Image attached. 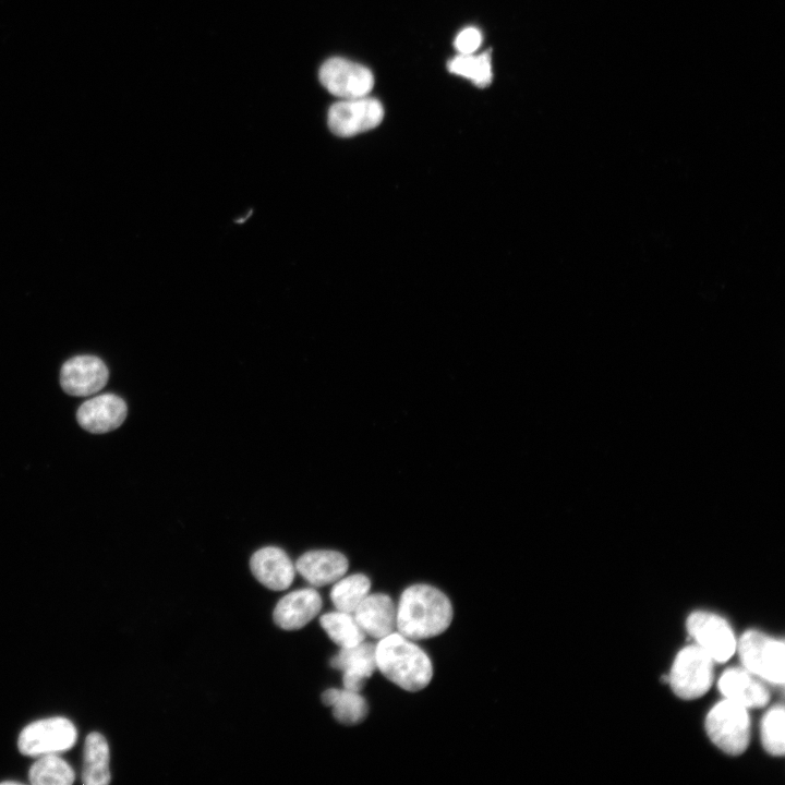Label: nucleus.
<instances>
[{
  "mask_svg": "<svg viewBox=\"0 0 785 785\" xmlns=\"http://www.w3.org/2000/svg\"><path fill=\"white\" fill-rule=\"evenodd\" d=\"M452 605L440 590L428 584H413L400 596L396 629L411 640L443 633L451 624Z\"/></svg>",
  "mask_w": 785,
  "mask_h": 785,
  "instance_id": "nucleus-1",
  "label": "nucleus"
},
{
  "mask_svg": "<svg viewBox=\"0 0 785 785\" xmlns=\"http://www.w3.org/2000/svg\"><path fill=\"white\" fill-rule=\"evenodd\" d=\"M376 668L391 683L407 691H420L432 680L428 655L413 640L391 632L375 645Z\"/></svg>",
  "mask_w": 785,
  "mask_h": 785,
  "instance_id": "nucleus-2",
  "label": "nucleus"
},
{
  "mask_svg": "<svg viewBox=\"0 0 785 785\" xmlns=\"http://www.w3.org/2000/svg\"><path fill=\"white\" fill-rule=\"evenodd\" d=\"M705 729L712 742L723 752L739 756L749 745L748 709L732 700H722L708 713Z\"/></svg>",
  "mask_w": 785,
  "mask_h": 785,
  "instance_id": "nucleus-3",
  "label": "nucleus"
},
{
  "mask_svg": "<svg viewBox=\"0 0 785 785\" xmlns=\"http://www.w3.org/2000/svg\"><path fill=\"white\" fill-rule=\"evenodd\" d=\"M713 659L699 645L681 649L676 655L668 683L674 693L685 700L703 696L713 683Z\"/></svg>",
  "mask_w": 785,
  "mask_h": 785,
  "instance_id": "nucleus-4",
  "label": "nucleus"
},
{
  "mask_svg": "<svg viewBox=\"0 0 785 785\" xmlns=\"http://www.w3.org/2000/svg\"><path fill=\"white\" fill-rule=\"evenodd\" d=\"M736 649L747 671L773 684L784 683L785 647L782 641L748 630L740 637Z\"/></svg>",
  "mask_w": 785,
  "mask_h": 785,
  "instance_id": "nucleus-5",
  "label": "nucleus"
},
{
  "mask_svg": "<svg viewBox=\"0 0 785 785\" xmlns=\"http://www.w3.org/2000/svg\"><path fill=\"white\" fill-rule=\"evenodd\" d=\"M74 724L61 716L33 722L20 733L17 746L25 756L57 754L70 749L76 741Z\"/></svg>",
  "mask_w": 785,
  "mask_h": 785,
  "instance_id": "nucleus-6",
  "label": "nucleus"
},
{
  "mask_svg": "<svg viewBox=\"0 0 785 785\" xmlns=\"http://www.w3.org/2000/svg\"><path fill=\"white\" fill-rule=\"evenodd\" d=\"M384 118L382 104L372 97L341 99L330 106L327 123L330 131L349 137L376 128Z\"/></svg>",
  "mask_w": 785,
  "mask_h": 785,
  "instance_id": "nucleus-7",
  "label": "nucleus"
},
{
  "mask_svg": "<svg viewBox=\"0 0 785 785\" xmlns=\"http://www.w3.org/2000/svg\"><path fill=\"white\" fill-rule=\"evenodd\" d=\"M318 78L330 94L340 99L367 96L374 86L370 69L340 57L326 60L319 69Z\"/></svg>",
  "mask_w": 785,
  "mask_h": 785,
  "instance_id": "nucleus-8",
  "label": "nucleus"
},
{
  "mask_svg": "<svg viewBox=\"0 0 785 785\" xmlns=\"http://www.w3.org/2000/svg\"><path fill=\"white\" fill-rule=\"evenodd\" d=\"M687 630L697 645L714 662H726L736 651V640L729 624L709 612H693L687 619Z\"/></svg>",
  "mask_w": 785,
  "mask_h": 785,
  "instance_id": "nucleus-9",
  "label": "nucleus"
},
{
  "mask_svg": "<svg viewBox=\"0 0 785 785\" xmlns=\"http://www.w3.org/2000/svg\"><path fill=\"white\" fill-rule=\"evenodd\" d=\"M108 376V369L99 358L78 355L62 365L60 383L71 396H89L104 388Z\"/></svg>",
  "mask_w": 785,
  "mask_h": 785,
  "instance_id": "nucleus-10",
  "label": "nucleus"
},
{
  "mask_svg": "<svg viewBox=\"0 0 785 785\" xmlns=\"http://www.w3.org/2000/svg\"><path fill=\"white\" fill-rule=\"evenodd\" d=\"M126 414L128 407L122 398L105 394L83 402L76 412V420L84 430L102 434L119 427Z\"/></svg>",
  "mask_w": 785,
  "mask_h": 785,
  "instance_id": "nucleus-11",
  "label": "nucleus"
},
{
  "mask_svg": "<svg viewBox=\"0 0 785 785\" xmlns=\"http://www.w3.org/2000/svg\"><path fill=\"white\" fill-rule=\"evenodd\" d=\"M250 568L258 582L274 591L288 589L295 576L293 563L277 546L257 550L250 559Z\"/></svg>",
  "mask_w": 785,
  "mask_h": 785,
  "instance_id": "nucleus-12",
  "label": "nucleus"
},
{
  "mask_svg": "<svg viewBox=\"0 0 785 785\" xmlns=\"http://www.w3.org/2000/svg\"><path fill=\"white\" fill-rule=\"evenodd\" d=\"M322 605L321 595L312 588L292 591L278 601L273 619L283 630H297L310 623L319 613Z\"/></svg>",
  "mask_w": 785,
  "mask_h": 785,
  "instance_id": "nucleus-13",
  "label": "nucleus"
},
{
  "mask_svg": "<svg viewBox=\"0 0 785 785\" xmlns=\"http://www.w3.org/2000/svg\"><path fill=\"white\" fill-rule=\"evenodd\" d=\"M347 557L337 551L316 550L301 555L294 567L302 578L314 587L333 584L348 570Z\"/></svg>",
  "mask_w": 785,
  "mask_h": 785,
  "instance_id": "nucleus-14",
  "label": "nucleus"
},
{
  "mask_svg": "<svg viewBox=\"0 0 785 785\" xmlns=\"http://www.w3.org/2000/svg\"><path fill=\"white\" fill-rule=\"evenodd\" d=\"M330 665L343 672L346 689L360 692L376 669L375 644L363 641L351 648H341L330 660Z\"/></svg>",
  "mask_w": 785,
  "mask_h": 785,
  "instance_id": "nucleus-15",
  "label": "nucleus"
},
{
  "mask_svg": "<svg viewBox=\"0 0 785 785\" xmlns=\"http://www.w3.org/2000/svg\"><path fill=\"white\" fill-rule=\"evenodd\" d=\"M722 695L746 709L762 708L770 701V692L759 677L746 668H729L718 679Z\"/></svg>",
  "mask_w": 785,
  "mask_h": 785,
  "instance_id": "nucleus-16",
  "label": "nucleus"
},
{
  "mask_svg": "<svg viewBox=\"0 0 785 785\" xmlns=\"http://www.w3.org/2000/svg\"><path fill=\"white\" fill-rule=\"evenodd\" d=\"M365 635L382 639L396 629L397 606L383 593L367 594L352 613Z\"/></svg>",
  "mask_w": 785,
  "mask_h": 785,
  "instance_id": "nucleus-17",
  "label": "nucleus"
},
{
  "mask_svg": "<svg viewBox=\"0 0 785 785\" xmlns=\"http://www.w3.org/2000/svg\"><path fill=\"white\" fill-rule=\"evenodd\" d=\"M109 746L98 732H92L85 739L82 781L85 785H106L111 780L109 770Z\"/></svg>",
  "mask_w": 785,
  "mask_h": 785,
  "instance_id": "nucleus-18",
  "label": "nucleus"
},
{
  "mask_svg": "<svg viewBox=\"0 0 785 785\" xmlns=\"http://www.w3.org/2000/svg\"><path fill=\"white\" fill-rule=\"evenodd\" d=\"M325 705L333 708L334 717L341 724L354 725L361 723L367 715L366 700L358 691L329 688L322 695Z\"/></svg>",
  "mask_w": 785,
  "mask_h": 785,
  "instance_id": "nucleus-19",
  "label": "nucleus"
},
{
  "mask_svg": "<svg viewBox=\"0 0 785 785\" xmlns=\"http://www.w3.org/2000/svg\"><path fill=\"white\" fill-rule=\"evenodd\" d=\"M371 589L370 579L363 573L341 577L330 591V599L337 611L353 613L367 596Z\"/></svg>",
  "mask_w": 785,
  "mask_h": 785,
  "instance_id": "nucleus-20",
  "label": "nucleus"
},
{
  "mask_svg": "<svg viewBox=\"0 0 785 785\" xmlns=\"http://www.w3.org/2000/svg\"><path fill=\"white\" fill-rule=\"evenodd\" d=\"M319 623L328 637L340 648H351L365 640V633L351 613L340 611L326 613L321 617Z\"/></svg>",
  "mask_w": 785,
  "mask_h": 785,
  "instance_id": "nucleus-21",
  "label": "nucleus"
},
{
  "mask_svg": "<svg viewBox=\"0 0 785 785\" xmlns=\"http://www.w3.org/2000/svg\"><path fill=\"white\" fill-rule=\"evenodd\" d=\"M28 777L33 785H70L74 782L75 773L57 754H45L32 764Z\"/></svg>",
  "mask_w": 785,
  "mask_h": 785,
  "instance_id": "nucleus-22",
  "label": "nucleus"
},
{
  "mask_svg": "<svg viewBox=\"0 0 785 785\" xmlns=\"http://www.w3.org/2000/svg\"><path fill=\"white\" fill-rule=\"evenodd\" d=\"M449 72L471 80L478 87H485L493 78L491 51L480 55L460 53L449 60Z\"/></svg>",
  "mask_w": 785,
  "mask_h": 785,
  "instance_id": "nucleus-23",
  "label": "nucleus"
},
{
  "mask_svg": "<svg viewBox=\"0 0 785 785\" xmlns=\"http://www.w3.org/2000/svg\"><path fill=\"white\" fill-rule=\"evenodd\" d=\"M785 712L782 705L771 708L762 718L761 740L765 751L772 756H783Z\"/></svg>",
  "mask_w": 785,
  "mask_h": 785,
  "instance_id": "nucleus-24",
  "label": "nucleus"
},
{
  "mask_svg": "<svg viewBox=\"0 0 785 785\" xmlns=\"http://www.w3.org/2000/svg\"><path fill=\"white\" fill-rule=\"evenodd\" d=\"M482 43V34L475 27L463 28L455 39V48L460 53H474Z\"/></svg>",
  "mask_w": 785,
  "mask_h": 785,
  "instance_id": "nucleus-25",
  "label": "nucleus"
},
{
  "mask_svg": "<svg viewBox=\"0 0 785 785\" xmlns=\"http://www.w3.org/2000/svg\"><path fill=\"white\" fill-rule=\"evenodd\" d=\"M0 784H22V783L17 782V781H4V782H1Z\"/></svg>",
  "mask_w": 785,
  "mask_h": 785,
  "instance_id": "nucleus-26",
  "label": "nucleus"
}]
</instances>
